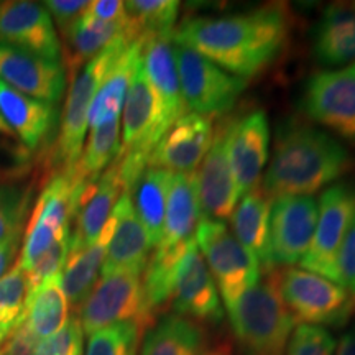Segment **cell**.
<instances>
[{"label":"cell","instance_id":"7c38bea8","mask_svg":"<svg viewBox=\"0 0 355 355\" xmlns=\"http://www.w3.org/2000/svg\"><path fill=\"white\" fill-rule=\"evenodd\" d=\"M318 212V201L313 196L273 199L268 229V255L273 270L300 263L313 241Z\"/></svg>","mask_w":355,"mask_h":355},{"label":"cell","instance_id":"8fae6325","mask_svg":"<svg viewBox=\"0 0 355 355\" xmlns=\"http://www.w3.org/2000/svg\"><path fill=\"white\" fill-rule=\"evenodd\" d=\"M318 207L313 241L300 265L303 270L337 283V259L355 216V186L350 183L329 186L322 191Z\"/></svg>","mask_w":355,"mask_h":355},{"label":"cell","instance_id":"8d00e7d4","mask_svg":"<svg viewBox=\"0 0 355 355\" xmlns=\"http://www.w3.org/2000/svg\"><path fill=\"white\" fill-rule=\"evenodd\" d=\"M336 339L326 327L301 326L291 334L286 355H334Z\"/></svg>","mask_w":355,"mask_h":355},{"label":"cell","instance_id":"ba28073f","mask_svg":"<svg viewBox=\"0 0 355 355\" xmlns=\"http://www.w3.org/2000/svg\"><path fill=\"white\" fill-rule=\"evenodd\" d=\"M76 316L87 336L121 322H137L146 331L155 321L145 301L141 275L135 273L101 275Z\"/></svg>","mask_w":355,"mask_h":355},{"label":"cell","instance_id":"f35d334b","mask_svg":"<svg viewBox=\"0 0 355 355\" xmlns=\"http://www.w3.org/2000/svg\"><path fill=\"white\" fill-rule=\"evenodd\" d=\"M68 255H69V234H66L60 239V241L53 243L50 250H48L46 254H44L37 263H35V266L28 273H26L30 288L35 290V288L42 285L43 282H46V279L63 273Z\"/></svg>","mask_w":355,"mask_h":355},{"label":"cell","instance_id":"f6af8a7d","mask_svg":"<svg viewBox=\"0 0 355 355\" xmlns=\"http://www.w3.org/2000/svg\"><path fill=\"white\" fill-rule=\"evenodd\" d=\"M337 355H355V326L343 336L337 345Z\"/></svg>","mask_w":355,"mask_h":355},{"label":"cell","instance_id":"4fadbf2b","mask_svg":"<svg viewBox=\"0 0 355 355\" xmlns=\"http://www.w3.org/2000/svg\"><path fill=\"white\" fill-rule=\"evenodd\" d=\"M170 301L176 316L198 324H219L224 318L219 290L196 241L189 242L178 265Z\"/></svg>","mask_w":355,"mask_h":355},{"label":"cell","instance_id":"74e56055","mask_svg":"<svg viewBox=\"0 0 355 355\" xmlns=\"http://www.w3.org/2000/svg\"><path fill=\"white\" fill-rule=\"evenodd\" d=\"M35 355H84V331L78 316H71L63 329L43 339Z\"/></svg>","mask_w":355,"mask_h":355},{"label":"cell","instance_id":"5bb4252c","mask_svg":"<svg viewBox=\"0 0 355 355\" xmlns=\"http://www.w3.org/2000/svg\"><path fill=\"white\" fill-rule=\"evenodd\" d=\"M229 127L230 119L214 127V140L196 175L201 219H230L241 199L229 159Z\"/></svg>","mask_w":355,"mask_h":355},{"label":"cell","instance_id":"7a4b0ae2","mask_svg":"<svg viewBox=\"0 0 355 355\" xmlns=\"http://www.w3.org/2000/svg\"><path fill=\"white\" fill-rule=\"evenodd\" d=\"M352 166L354 159L343 141L300 119H290L277 128L273 157L260 186L272 201L311 196Z\"/></svg>","mask_w":355,"mask_h":355},{"label":"cell","instance_id":"4316f807","mask_svg":"<svg viewBox=\"0 0 355 355\" xmlns=\"http://www.w3.org/2000/svg\"><path fill=\"white\" fill-rule=\"evenodd\" d=\"M141 56V38H137L127 46L122 53L117 63L110 69L107 78L101 84L99 91L92 101L91 109H89L87 128H96L102 125L110 119L121 117L125 102L128 87H130L133 74H135L137 66L140 63Z\"/></svg>","mask_w":355,"mask_h":355},{"label":"cell","instance_id":"1f68e13d","mask_svg":"<svg viewBox=\"0 0 355 355\" xmlns=\"http://www.w3.org/2000/svg\"><path fill=\"white\" fill-rule=\"evenodd\" d=\"M121 117L110 119L102 125L91 128L84 141L81 157L74 166L73 176L84 184H94L121 153Z\"/></svg>","mask_w":355,"mask_h":355},{"label":"cell","instance_id":"60d3db41","mask_svg":"<svg viewBox=\"0 0 355 355\" xmlns=\"http://www.w3.org/2000/svg\"><path fill=\"white\" fill-rule=\"evenodd\" d=\"M43 6L50 17L55 19L61 33H64L74 21L81 19L83 13L87 10L89 2L86 0H48Z\"/></svg>","mask_w":355,"mask_h":355},{"label":"cell","instance_id":"ab89813d","mask_svg":"<svg viewBox=\"0 0 355 355\" xmlns=\"http://www.w3.org/2000/svg\"><path fill=\"white\" fill-rule=\"evenodd\" d=\"M337 285L343 286L355 300V216L337 259Z\"/></svg>","mask_w":355,"mask_h":355},{"label":"cell","instance_id":"52a82bcc","mask_svg":"<svg viewBox=\"0 0 355 355\" xmlns=\"http://www.w3.org/2000/svg\"><path fill=\"white\" fill-rule=\"evenodd\" d=\"M194 241L214 277L225 309H230L248 288L259 283V261L220 220H199Z\"/></svg>","mask_w":355,"mask_h":355},{"label":"cell","instance_id":"d590c367","mask_svg":"<svg viewBox=\"0 0 355 355\" xmlns=\"http://www.w3.org/2000/svg\"><path fill=\"white\" fill-rule=\"evenodd\" d=\"M30 191L0 186V245L19 242L28 209Z\"/></svg>","mask_w":355,"mask_h":355},{"label":"cell","instance_id":"836d02e7","mask_svg":"<svg viewBox=\"0 0 355 355\" xmlns=\"http://www.w3.org/2000/svg\"><path fill=\"white\" fill-rule=\"evenodd\" d=\"M128 20L139 37L171 35L176 28L180 2L173 0H130L125 2Z\"/></svg>","mask_w":355,"mask_h":355},{"label":"cell","instance_id":"5b68a950","mask_svg":"<svg viewBox=\"0 0 355 355\" xmlns=\"http://www.w3.org/2000/svg\"><path fill=\"white\" fill-rule=\"evenodd\" d=\"M135 40L122 37L105 48L99 56L91 60L71 81L68 99L61 117V127L56 140L55 158L61 165V171H73L81 157L87 133V117L92 101L99 91L101 84L107 78L110 69L117 63L122 53Z\"/></svg>","mask_w":355,"mask_h":355},{"label":"cell","instance_id":"30bf717a","mask_svg":"<svg viewBox=\"0 0 355 355\" xmlns=\"http://www.w3.org/2000/svg\"><path fill=\"white\" fill-rule=\"evenodd\" d=\"M300 109L313 122L355 145V63L308 78Z\"/></svg>","mask_w":355,"mask_h":355},{"label":"cell","instance_id":"bcb514c9","mask_svg":"<svg viewBox=\"0 0 355 355\" xmlns=\"http://www.w3.org/2000/svg\"><path fill=\"white\" fill-rule=\"evenodd\" d=\"M0 137H13L12 128L7 125V122L3 121L2 115H0Z\"/></svg>","mask_w":355,"mask_h":355},{"label":"cell","instance_id":"603a6c76","mask_svg":"<svg viewBox=\"0 0 355 355\" xmlns=\"http://www.w3.org/2000/svg\"><path fill=\"white\" fill-rule=\"evenodd\" d=\"M122 37H130L133 40L140 38L128 19L105 24V21L89 19L83 13L81 19L74 21L63 33L66 56L64 71L68 73L66 76L73 81L79 74V69Z\"/></svg>","mask_w":355,"mask_h":355},{"label":"cell","instance_id":"ac0fdd59","mask_svg":"<svg viewBox=\"0 0 355 355\" xmlns=\"http://www.w3.org/2000/svg\"><path fill=\"white\" fill-rule=\"evenodd\" d=\"M270 127L263 110L230 119L229 159L241 196L261 183L268 159Z\"/></svg>","mask_w":355,"mask_h":355},{"label":"cell","instance_id":"f1b7e54d","mask_svg":"<svg viewBox=\"0 0 355 355\" xmlns=\"http://www.w3.org/2000/svg\"><path fill=\"white\" fill-rule=\"evenodd\" d=\"M140 355H211L198 322L166 314L145 334Z\"/></svg>","mask_w":355,"mask_h":355},{"label":"cell","instance_id":"cb8c5ba5","mask_svg":"<svg viewBox=\"0 0 355 355\" xmlns=\"http://www.w3.org/2000/svg\"><path fill=\"white\" fill-rule=\"evenodd\" d=\"M313 53L322 66L355 63V3H332L314 26Z\"/></svg>","mask_w":355,"mask_h":355},{"label":"cell","instance_id":"9a60e30c","mask_svg":"<svg viewBox=\"0 0 355 355\" xmlns=\"http://www.w3.org/2000/svg\"><path fill=\"white\" fill-rule=\"evenodd\" d=\"M214 140L212 119L188 112L180 117L158 140L148 157V166L176 175L194 173Z\"/></svg>","mask_w":355,"mask_h":355},{"label":"cell","instance_id":"9c48e42d","mask_svg":"<svg viewBox=\"0 0 355 355\" xmlns=\"http://www.w3.org/2000/svg\"><path fill=\"white\" fill-rule=\"evenodd\" d=\"M186 110L212 119L234 109L247 87V79L229 74L183 44L173 46Z\"/></svg>","mask_w":355,"mask_h":355},{"label":"cell","instance_id":"7402d4cb","mask_svg":"<svg viewBox=\"0 0 355 355\" xmlns=\"http://www.w3.org/2000/svg\"><path fill=\"white\" fill-rule=\"evenodd\" d=\"M123 191L125 189L115 158L96 184L84 194L79 204V209L73 219L74 227L69 230V255L86 250L101 237Z\"/></svg>","mask_w":355,"mask_h":355},{"label":"cell","instance_id":"d6986e66","mask_svg":"<svg viewBox=\"0 0 355 355\" xmlns=\"http://www.w3.org/2000/svg\"><path fill=\"white\" fill-rule=\"evenodd\" d=\"M201 209H199L196 173L176 175L173 173L168 193L165 224L162 241L155 247V254L168 259H181L189 242L194 241Z\"/></svg>","mask_w":355,"mask_h":355},{"label":"cell","instance_id":"3957f363","mask_svg":"<svg viewBox=\"0 0 355 355\" xmlns=\"http://www.w3.org/2000/svg\"><path fill=\"white\" fill-rule=\"evenodd\" d=\"M227 313L243 355H286L296 322L279 295L277 270L265 273Z\"/></svg>","mask_w":355,"mask_h":355},{"label":"cell","instance_id":"6da1fadb","mask_svg":"<svg viewBox=\"0 0 355 355\" xmlns=\"http://www.w3.org/2000/svg\"><path fill=\"white\" fill-rule=\"evenodd\" d=\"M290 19L279 6L224 17L184 20L173 32L183 44L237 78H250L277 60L288 42Z\"/></svg>","mask_w":355,"mask_h":355},{"label":"cell","instance_id":"7dc6e473","mask_svg":"<svg viewBox=\"0 0 355 355\" xmlns=\"http://www.w3.org/2000/svg\"><path fill=\"white\" fill-rule=\"evenodd\" d=\"M0 355H2V344H0Z\"/></svg>","mask_w":355,"mask_h":355},{"label":"cell","instance_id":"484cf974","mask_svg":"<svg viewBox=\"0 0 355 355\" xmlns=\"http://www.w3.org/2000/svg\"><path fill=\"white\" fill-rule=\"evenodd\" d=\"M0 115L25 146L35 148L51 130L55 109L0 81Z\"/></svg>","mask_w":355,"mask_h":355},{"label":"cell","instance_id":"e575fe53","mask_svg":"<svg viewBox=\"0 0 355 355\" xmlns=\"http://www.w3.org/2000/svg\"><path fill=\"white\" fill-rule=\"evenodd\" d=\"M145 329L137 322H121L89 336L84 355H137Z\"/></svg>","mask_w":355,"mask_h":355},{"label":"cell","instance_id":"e0dca14e","mask_svg":"<svg viewBox=\"0 0 355 355\" xmlns=\"http://www.w3.org/2000/svg\"><path fill=\"white\" fill-rule=\"evenodd\" d=\"M0 81L21 94L53 105L64 92L66 71L61 61L44 60L0 43Z\"/></svg>","mask_w":355,"mask_h":355},{"label":"cell","instance_id":"8992f818","mask_svg":"<svg viewBox=\"0 0 355 355\" xmlns=\"http://www.w3.org/2000/svg\"><path fill=\"white\" fill-rule=\"evenodd\" d=\"M278 288L295 322L304 326L340 327L355 313V300L343 286L308 270L278 273Z\"/></svg>","mask_w":355,"mask_h":355},{"label":"cell","instance_id":"ffe728a7","mask_svg":"<svg viewBox=\"0 0 355 355\" xmlns=\"http://www.w3.org/2000/svg\"><path fill=\"white\" fill-rule=\"evenodd\" d=\"M141 66L157 96L165 125L170 128L186 112L171 35L141 37Z\"/></svg>","mask_w":355,"mask_h":355},{"label":"cell","instance_id":"7bdbcfd3","mask_svg":"<svg viewBox=\"0 0 355 355\" xmlns=\"http://www.w3.org/2000/svg\"><path fill=\"white\" fill-rule=\"evenodd\" d=\"M84 15L92 20L105 21V24L123 21L128 19L125 12V2H121V0H96V2H89V7L84 12Z\"/></svg>","mask_w":355,"mask_h":355},{"label":"cell","instance_id":"d6a6232c","mask_svg":"<svg viewBox=\"0 0 355 355\" xmlns=\"http://www.w3.org/2000/svg\"><path fill=\"white\" fill-rule=\"evenodd\" d=\"M30 291L32 288L26 273L17 265L0 278V344L6 343L13 329L25 319Z\"/></svg>","mask_w":355,"mask_h":355},{"label":"cell","instance_id":"44dd1931","mask_svg":"<svg viewBox=\"0 0 355 355\" xmlns=\"http://www.w3.org/2000/svg\"><path fill=\"white\" fill-rule=\"evenodd\" d=\"M114 232L101 275L135 273L144 275L150 260V247L146 232L135 214L130 193L123 191L115 204Z\"/></svg>","mask_w":355,"mask_h":355},{"label":"cell","instance_id":"ee69618b","mask_svg":"<svg viewBox=\"0 0 355 355\" xmlns=\"http://www.w3.org/2000/svg\"><path fill=\"white\" fill-rule=\"evenodd\" d=\"M17 250H19V242L2 243L0 245V278L10 270L12 261L17 257Z\"/></svg>","mask_w":355,"mask_h":355},{"label":"cell","instance_id":"4dcf8cb0","mask_svg":"<svg viewBox=\"0 0 355 355\" xmlns=\"http://www.w3.org/2000/svg\"><path fill=\"white\" fill-rule=\"evenodd\" d=\"M69 319V303L56 275L30 291L26 300L25 322L40 339H48L64 327Z\"/></svg>","mask_w":355,"mask_h":355},{"label":"cell","instance_id":"d4e9b609","mask_svg":"<svg viewBox=\"0 0 355 355\" xmlns=\"http://www.w3.org/2000/svg\"><path fill=\"white\" fill-rule=\"evenodd\" d=\"M270 209L272 199L266 196L259 184L243 194L241 204L230 216L232 234L259 261L261 275L273 272L268 255Z\"/></svg>","mask_w":355,"mask_h":355},{"label":"cell","instance_id":"2e32d148","mask_svg":"<svg viewBox=\"0 0 355 355\" xmlns=\"http://www.w3.org/2000/svg\"><path fill=\"white\" fill-rule=\"evenodd\" d=\"M0 43L60 61L61 44L43 3L26 0L0 2Z\"/></svg>","mask_w":355,"mask_h":355},{"label":"cell","instance_id":"83f0119b","mask_svg":"<svg viewBox=\"0 0 355 355\" xmlns=\"http://www.w3.org/2000/svg\"><path fill=\"white\" fill-rule=\"evenodd\" d=\"M112 232L114 217L110 216L101 237L86 250L69 255L66 260L63 273H61V285H63L66 298H68L69 308H73L76 313L84 301L87 300V296L91 295V291L94 290L102 265H104Z\"/></svg>","mask_w":355,"mask_h":355},{"label":"cell","instance_id":"f546056e","mask_svg":"<svg viewBox=\"0 0 355 355\" xmlns=\"http://www.w3.org/2000/svg\"><path fill=\"white\" fill-rule=\"evenodd\" d=\"M171 178L170 171L148 166L130 191L133 209L144 225L152 248L162 241Z\"/></svg>","mask_w":355,"mask_h":355},{"label":"cell","instance_id":"b9f144b4","mask_svg":"<svg viewBox=\"0 0 355 355\" xmlns=\"http://www.w3.org/2000/svg\"><path fill=\"white\" fill-rule=\"evenodd\" d=\"M42 339L35 336L25 319L13 329L2 347V355H35Z\"/></svg>","mask_w":355,"mask_h":355},{"label":"cell","instance_id":"277c9868","mask_svg":"<svg viewBox=\"0 0 355 355\" xmlns=\"http://www.w3.org/2000/svg\"><path fill=\"white\" fill-rule=\"evenodd\" d=\"M91 186L81 183L73 173L66 171L58 173L46 184L26 225L24 247L15 261L20 270L28 273L53 243L69 234L71 222Z\"/></svg>","mask_w":355,"mask_h":355}]
</instances>
